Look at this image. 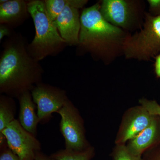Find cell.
Here are the masks:
<instances>
[{
  "instance_id": "obj_1",
  "label": "cell",
  "mask_w": 160,
  "mask_h": 160,
  "mask_svg": "<svg viewBox=\"0 0 160 160\" xmlns=\"http://www.w3.org/2000/svg\"><path fill=\"white\" fill-rule=\"evenodd\" d=\"M26 37L14 31L4 41L0 56V94L18 99L42 82L44 70L28 50Z\"/></svg>"
},
{
  "instance_id": "obj_2",
  "label": "cell",
  "mask_w": 160,
  "mask_h": 160,
  "mask_svg": "<svg viewBox=\"0 0 160 160\" xmlns=\"http://www.w3.org/2000/svg\"><path fill=\"white\" fill-rule=\"evenodd\" d=\"M100 2L83 9L77 55L89 53L105 65L123 55V45L130 34L107 22L100 11Z\"/></svg>"
},
{
  "instance_id": "obj_3",
  "label": "cell",
  "mask_w": 160,
  "mask_h": 160,
  "mask_svg": "<svg viewBox=\"0 0 160 160\" xmlns=\"http://www.w3.org/2000/svg\"><path fill=\"white\" fill-rule=\"evenodd\" d=\"M28 8L35 28L33 39L28 45L29 54L38 62L60 54L68 45L49 18L44 1H28Z\"/></svg>"
},
{
  "instance_id": "obj_4",
  "label": "cell",
  "mask_w": 160,
  "mask_h": 160,
  "mask_svg": "<svg viewBox=\"0 0 160 160\" xmlns=\"http://www.w3.org/2000/svg\"><path fill=\"white\" fill-rule=\"evenodd\" d=\"M159 54L160 16L146 12L142 29L125 40L123 55L127 59L148 61Z\"/></svg>"
},
{
  "instance_id": "obj_5",
  "label": "cell",
  "mask_w": 160,
  "mask_h": 160,
  "mask_svg": "<svg viewBox=\"0 0 160 160\" xmlns=\"http://www.w3.org/2000/svg\"><path fill=\"white\" fill-rule=\"evenodd\" d=\"M100 11L107 22L129 33L142 29L146 12L137 0H103Z\"/></svg>"
},
{
  "instance_id": "obj_6",
  "label": "cell",
  "mask_w": 160,
  "mask_h": 160,
  "mask_svg": "<svg viewBox=\"0 0 160 160\" xmlns=\"http://www.w3.org/2000/svg\"><path fill=\"white\" fill-rule=\"evenodd\" d=\"M57 113L61 116L60 129L65 140V149L82 151L91 146L86 138L82 118L69 99Z\"/></svg>"
},
{
  "instance_id": "obj_7",
  "label": "cell",
  "mask_w": 160,
  "mask_h": 160,
  "mask_svg": "<svg viewBox=\"0 0 160 160\" xmlns=\"http://www.w3.org/2000/svg\"><path fill=\"white\" fill-rule=\"evenodd\" d=\"M31 93L40 123L48 122L52 113L58 112L69 99L66 90L42 82L35 86Z\"/></svg>"
},
{
  "instance_id": "obj_8",
  "label": "cell",
  "mask_w": 160,
  "mask_h": 160,
  "mask_svg": "<svg viewBox=\"0 0 160 160\" xmlns=\"http://www.w3.org/2000/svg\"><path fill=\"white\" fill-rule=\"evenodd\" d=\"M0 133L5 136L8 147L20 160H34L37 152L41 150L42 145L36 136L24 129L18 120Z\"/></svg>"
},
{
  "instance_id": "obj_9",
  "label": "cell",
  "mask_w": 160,
  "mask_h": 160,
  "mask_svg": "<svg viewBox=\"0 0 160 160\" xmlns=\"http://www.w3.org/2000/svg\"><path fill=\"white\" fill-rule=\"evenodd\" d=\"M87 0H72L53 22L60 35L68 46H77L81 29L79 9L88 3Z\"/></svg>"
},
{
  "instance_id": "obj_10",
  "label": "cell",
  "mask_w": 160,
  "mask_h": 160,
  "mask_svg": "<svg viewBox=\"0 0 160 160\" xmlns=\"http://www.w3.org/2000/svg\"><path fill=\"white\" fill-rule=\"evenodd\" d=\"M154 117L141 105L129 109L123 117L116 144H126L149 126Z\"/></svg>"
},
{
  "instance_id": "obj_11",
  "label": "cell",
  "mask_w": 160,
  "mask_h": 160,
  "mask_svg": "<svg viewBox=\"0 0 160 160\" xmlns=\"http://www.w3.org/2000/svg\"><path fill=\"white\" fill-rule=\"evenodd\" d=\"M28 2L24 0H6L0 3V24L12 29L21 26L30 16Z\"/></svg>"
},
{
  "instance_id": "obj_12",
  "label": "cell",
  "mask_w": 160,
  "mask_h": 160,
  "mask_svg": "<svg viewBox=\"0 0 160 160\" xmlns=\"http://www.w3.org/2000/svg\"><path fill=\"white\" fill-rule=\"evenodd\" d=\"M19 103L18 121L24 129L36 136L39 120L36 112L37 106L31 92H27L18 99Z\"/></svg>"
},
{
  "instance_id": "obj_13",
  "label": "cell",
  "mask_w": 160,
  "mask_h": 160,
  "mask_svg": "<svg viewBox=\"0 0 160 160\" xmlns=\"http://www.w3.org/2000/svg\"><path fill=\"white\" fill-rule=\"evenodd\" d=\"M156 118L154 116L149 126L128 142L126 146L133 154L142 156L155 142L158 127Z\"/></svg>"
},
{
  "instance_id": "obj_14",
  "label": "cell",
  "mask_w": 160,
  "mask_h": 160,
  "mask_svg": "<svg viewBox=\"0 0 160 160\" xmlns=\"http://www.w3.org/2000/svg\"><path fill=\"white\" fill-rule=\"evenodd\" d=\"M17 106L13 98L5 94L0 95V132L15 120Z\"/></svg>"
},
{
  "instance_id": "obj_15",
  "label": "cell",
  "mask_w": 160,
  "mask_h": 160,
  "mask_svg": "<svg viewBox=\"0 0 160 160\" xmlns=\"http://www.w3.org/2000/svg\"><path fill=\"white\" fill-rule=\"evenodd\" d=\"M95 154V148L90 146L82 151L60 149L50 156L55 160H91Z\"/></svg>"
},
{
  "instance_id": "obj_16",
  "label": "cell",
  "mask_w": 160,
  "mask_h": 160,
  "mask_svg": "<svg viewBox=\"0 0 160 160\" xmlns=\"http://www.w3.org/2000/svg\"><path fill=\"white\" fill-rule=\"evenodd\" d=\"M72 1V0H45L46 11L52 21L54 22Z\"/></svg>"
},
{
  "instance_id": "obj_17",
  "label": "cell",
  "mask_w": 160,
  "mask_h": 160,
  "mask_svg": "<svg viewBox=\"0 0 160 160\" xmlns=\"http://www.w3.org/2000/svg\"><path fill=\"white\" fill-rule=\"evenodd\" d=\"M111 156L112 160H143L142 156L132 153L126 144L116 145Z\"/></svg>"
},
{
  "instance_id": "obj_18",
  "label": "cell",
  "mask_w": 160,
  "mask_h": 160,
  "mask_svg": "<svg viewBox=\"0 0 160 160\" xmlns=\"http://www.w3.org/2000/svg\"><path fill=\"white\" fill-rule=\"evenodd\" d=\"M139 103L150 114L155 116L160 117V105L156 101L142 98L139 100Z\"/></svg>"
},
{
  "instance_id": "obj_19",
  "label": "cell",
  "mask_w": 160,
  "mask_h": 160,
  "mask_svg": "<svg viewBox=\"0 0 160 160\" xmlns=\"http://www.w3.org/2000/svg\"><path fill=\"white\" fill-rule=\"evenodd\" d=\"M0 160H20L16 155L6 147L0 149Z\"/></svg>"
},
{
  "instance_id": "obj_20",
  "label": "cell",
  "mask_w": 160,
  "mask_h": 160,
  "mask_svg": "<svg viewBox=\"0 0 160 160\" xmlns=\"http://www.w3.org/2000/svg\"><path fill=\"white\" fill-rule=\"evenodd\" d=\"M149 13L152 15L160 16V0H148Z\"/></svg>"
},
{
  "instance_id": "obj_21",
  "label": "cell",
  "mask_w": 160,
  "mask_h": 160,
  "mask_svg": "<svg viewBox=\"0 0 160 160\" xmlns=\"http://www.w3.org/2000/svg\"><path fill=\"white\" fill-rule=\"evenodd\" d=\"M13 29L4 24H0V42L5 37H9L14 32Z\"/></svg>"
},
{
  "instance_id": "obj_22",
  "label": "cell",
  "mask_w": 160,
  "mask_h": 160,
  "mask_svg": "<svg viewBox=\"0 0 160 160\" xmlns=\"http://www.w3.org/2000/svg\"><path fill=\"white\" fill-rule=\"evenodd\" d=\"M143 160H160V148L153 151L147 152Z\"/></svg>"
},
{
  "instance_id": "obj_23",
  "label": "cell",
  "mask_w": 160,
  "mask_h": 160,
  "mask_svg": "<svg viewBox=\"0 0 160 160\" xmlns=\"http://www.w3.org/2000/svg\"><path fill=\"white\" fill-rule=\"evenodd\" d=\"M34 160H55L50 156L43 153L41 151L37 152Z\"/></svg>"
},
{
  "instance_id": "obj_24",
  "label": "cell",
  "mask_w": 160,
  "mask_h": 160,
  "mask_svg": "<svg viewBox=\"0 0 160 160\" xmlns=\"http://www.w3.org/2000/svg\"><path fill=\"white\" fill-rule=\"evenodd\" d=\"M154 67L155 72L157 76L160 78V54L156 57Z\"/></svg>"
},
{
  "instance_id": "obj_25",
  "label": "cell",
  "mask_w": 160,
  "mask_h": 160,
  "mask_svg": "<svg viewBox=\"0 0 160 160\" xmlns=\"http://www.w3.org/2000/svg\"></svg>"
}]
</instances>
